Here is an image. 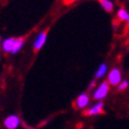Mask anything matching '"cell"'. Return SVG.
Returning a JSON list of instances; mask_svg holds the SVG:
<instances>
[{
    "label": "cell",
    "mask_w": 129,
    "mask_h": 129,
    "mask_svg": "<svg viewBox=\"0 0 129 129\" xmlns=\"http://www.w3.org/2000/svg\"><path fill=\"white\" fill-rule=\"evenodd\" d=\"M72 1H76V0H67V3H72Z\"/></svg>",
    "instance_id": "cell-13"
},
{
    "label": "cell",
    "mask_w": 129,
    "mask_h": 129,
    "mask_svg": "<svg viewBox=\"0 0 129 129\" xmlns=\"http://www.w3.org/2000/svg\"><path fill=\"white\" fill-rule=\"evenodd\" d=\"M45 42H46V32H42V33H39V35L37 36L35 43H33V49H35V51L40 50V49L43 47V45L45 44Z\"/></svg>",
    "instance_id": "cell-6"
},
{
    "label": "cell",
    "mask_w": 129,
    "mask_h": 129,
    "mask_svg": "<svg viewBox=\"0 0 129 129\" xmlns=\"http://www.w3.org/2000/svg\"><path fill=\"white\" fill-rule=\"evenodd\" d=\"M117 17H118V19H121L129 24V13L125 11L124 8H121V10L117 12Z\"/></svg>",
    "instance_id": "cell-10"
},
{
    "label": "cell",
    "mask_w": 129,
    "mask_h": 129,
    "mask_svg": "<svg viewBox=\"0 0 129 129\" xmlns=\"http://www.w3.org/2000/svg\"><path fill=\"white\" fill-rule=\"evenodd\" d=\"M103 108H104V103L103 102H97L96 104H94L92 107H90L88 111H86V115L88 116H96V115H100V114L103 113Z\"/></svg>",
    "instance_id": "cell-4"
},
{
    "label": "cell",
    "mask_w": 129,
    "mask_h": 129,
    "mask_svg": "<svg viewBox=\"0 0 129 129\" xmlns=\"http://www.w3.org/2000/svg\"><path fill=\"white\" fill-rule=\"evenodd\" d=\"M109 85L110 84L108 83V81H107V82H102L101 84L97 86V89L95 90V92H94L95 100L100 101V100H103L104 97H107V95L109 92Z\"/></svg>",
    "instance_id": "cell-1"
},
{
    "label": "cell",
    "mask_w": 129,
    "mask_h": 129,
    "mask_svg": "<svg viewBox=\"0 0 129 129\" xmlns=\"http://www.w3.org/2000/svg\"><path fill=\"white\" fill-rule=\"evenodd\" d=\"M89 102H90V98L88 95L81 94L77 97V100H76V107L78 109H84V108H86V107L89 106Z\"/></svg>",
    "instance_id": "cell-5"
},
{
    "label": "cell",
    "mask_w": 129,
    "mask_h": 129,
    "mask_svg": "<svg viewBox=\"0 0 129 129\" xmlns=\"http://www.w3.org/2000/svg\"><path fill=\"white\" fill-rule=\"evenodd\" d=\"M128 1H129V0H128Z\"/></svg>",
    "instance_id": "cell-15"
},
{
    "label": "cell",
    "mask_w": 129,
    "mask_h": 129,
    "mask_svg": "<svg viewBox=\"0 0 129 129\" xmlns=\"http://www.w3.org/2000/svg\"><path fill=\"white\" fill-rule=\"evenodd\" d=\"M0 49H1V46H0Z\"/></svg>",
    "instance_id": "cell-14"
},
{
    "label": "cell",
    "mask_w": 129,
    "mask_h": 129,
    "mask_svg": "<svg viewBox=\"0 0 129 129\" xmlns=\"http://www.w3.org/2000/svg\"><path fill=\"white\" fill-rule=\"evenodd\" d=\"M107 70H108L107 64H104V63L101 64L100 68L97 69V71H96V74H95V77H96V78H101V77H103V76L107 74Z\"/></svg>",
    "instance_id": "cell-8"
},
{
    "label": "cell",
    "mask_w": 129,
    "mask_h": 129,
    "mask_svg": "<svg viewBox=\"0 0 129 129\" xmlns=\"http://www.w3.org/2000/svg\"><path fill=\"white\" fill-rule=\"evenodd\" d=\"M100 4L107 12H111L114 10V4L110 0H100Z\"/></svg>",
    "instance_id": "cell-9"
},
{
    "label": "cell",
    "mask_w": 129,
    "mask_h": 129,
    "mask_svg": "<svg viewBox=\"0 0 129 129\" xmlns=\"http://www.w3.org/2000/svg\"><path fill=\"white\" fill-rule=\"evenodd\" d=\"M4 124L7 129H17L20 124V118L17 115H10L5 118Z\"/></svg>",
    "instance_id": "cell-3"
},
{
    "label": "cell",
    "mask_w": 129,
    "mask_h": 129,
    "mask_svg": "<svg viewBox=\"0 0 129 129\" xmlns=\"http://www.w3.org/2000/svg\"><path fill=\"white\" fill-rule=\"evenodd\" d=\"M17 38H7L3 42V45H1V49L5 51V52H10L12 53V51L14 49V45H16Z\"/></svg>",
    "instance_id": "cell-7"
},
{
    "label": "cell",
    "mask_w": 129,
    "mask_h": 129,
    "mask_svg": "<svg viewBox=\"0 0 129 129\" xmlns=\"http://www.w3.org/2000/svg\"><path fill=\"white\" fill-rule=\"evenodd\" d=\"M128 86H129V82L127 79H124V81H122V82L117 85V89L120 90V91H122V90H125Z\"/></svg>",
    "instance_id": "cell-12"
},
{
    "label": "cell",
    "mask_w": 129,
    "mask_h": 129,
    "mask_svg": "<svg viewBox=\"0 0 129 129\" xmlns=\"http://www.w3.org/2000/svg\"><path fill=\"white\" fill-rule=\"evenodd\" d=\"M24 45V39L23 38H17V42H16V45H14V49H13V51H12V55H14V53H17L18 51L23 47Z\"/></svg>",
    "instance_id": "cell-11"
},
{
    "label": "cell",
    "mask_w": 129,
    "mask_h": 129,
    "mask_svg": "<svg viewBox=\"0 0 129 129\" xmlns=\"http://www.w3.org/2000/svg\"><path fill=\"white\" fill-rule=\"evenodd\" d=\"M121 82H122L121 71L115 68V69H113L108 74V83H109L110 85H118Z\"/></svg>",
    "instance_id": "cell-2"
}]
</instances>
